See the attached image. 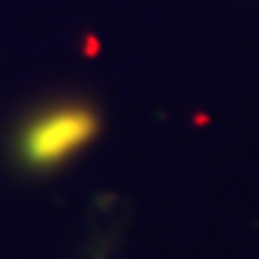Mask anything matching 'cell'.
I'll list each match as a JSON object with an SVG mask.
<instances>
[{
  "instance_id": "6da1fadb",
  "label": "cell",
  "mask_w": 259,
  "mask_h": 259,
  "mask_svg": "<svg viewBox=\"0 0 259 259\" xmlns=\"http://www.w3.org/2000/svg\"><path fill=\"white\" fill-rule=\"evenodd\" d=\"M97 135V113L81 103H60L19 132V159L28 169H53L75 156Z\"/></svg>"
}]
</instances>
